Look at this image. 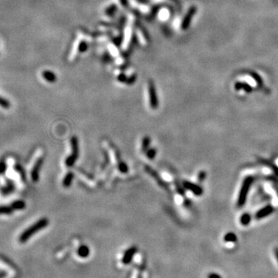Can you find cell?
I'll use <instances>...</instances> for the list:
<instances>
[{"mask_svg":"<svg viewBox=\"0 0 278 278\" xmlns=\"http://www.w3.org/2000/svg\"><path fill=\"white\" fill-rule=\"evenodd\" d=\"M49 224V220H48L47 218H42V219H39L37 222H36L33 225H32L31 226L27 228L25 230H24L23 232L21 233L20 237L19 238V243H24L29 240L30 237H32L37 233L40 232V230H42L43 229H44L45 227L48 226Z\"/></svg>","mask_w":278,"mask_h":278,"instance_id":"1","label":"cell"},{"mask_svg":"<svg viewBox=\"0 0 278 278\" xmlns=\"http://www.w3.org/2000/svg\"><path fill=\"white\" fill-rule=\"evenodd\" d=\"M253 182V178L252 177H246L243 182L241 189H240V194L238 196V201H237V205L239 207H242L246 202V197H247L248 192H249L250 186Z\"/></svg>","mask_w":278,"mask_h":278,"instance_id":"2","label":"cell"},{"mask_svg":"<svg viewBox=\"0 0 278 278\" xmlns=\"http://www.w3.org/2000/svg\"><path fill=\"white\" fill-rule=\"evenodd\" d=\"M71 144L72 152L69 157L66 159L65 164L67 167H72L76 162L78 156H79V145H78V139L76 137H73L70 141Z\"/></svg>","mask_w":278,"mask_h":278,"instance_id":"3","label":"cell"},{"mask_svg":"<svg viewBox=\"0 0 278 278\" xmlns=\"http://www.w3.org/2000/svg\"><path fill=\"white\" fill-rule=\"evenodd\" d=\"M148 92H149L150 106L152 109H156L159 107V100H158L155 86L152 81H150L148 84Z\"/></svg>","mask_w":278,"mask_h":278,"instance_id":"4","label":"cell"},{"mask_svg":"<svg viewBox=\"0 0 278 278\" xmlns=\"http://www.w3.org/2000/svg\"><path fill=\"white\" fill-rule=\"evenodd\" d=\"M43 163V158H40L37 160V162L34 164L33 167L32 171H31V178L33 182H37L39 181V178H40V172L41 170L42 165Z\"/></svg>","mask_w":278,"mask_h":278,"instance_id":"5","label":"cell"},{"mask_svg":"<svg viewBox=\"0 0 278 278\" xmlns=\"http://www.w3.org/2000/svg\"><path fill=\"white\" fill-rule=\"evenodd\" d=\"M196 13V6H192L189 8V10H188L187 13L185 16L184 19H183L182 22V29L183 30H186L189 27L191 23V21H192V18L195 16Z\"/></svg>","mask_w":278,"mask_h":278,"instance_id":"6","label":"cell"},{"mask_svg":"<svg viewBox=\"0 0 278 278\" xmlns=\"http://www.w3.org/2000/svg\"><path fill=\"white\" fill-rule=\"evenodd\" d=\"M138 252V248L136 246H132V247L129 248L127 251L124 253V256L122 258V263L124 264H128L131 262L132 259H133L134 256L135 255V253Z\"/></svg>","mask_w":278,"mask_h":278,"instance_id":"7","label":"cell"},{"mask_svg":"<svg viewBox=\"0 0 278 278\" xmlns=\"http://www.w3.org/2000/svg\"><path fill=\"white\" fill-rule=\"evenodd\" d=\"M183 186L186 188L188 190L191 191L192 193H194L196 196H200L202 194V189L200 186H197V185L194 184V183L186 181L183 182Z\"/></svg>","mask_w":278,"mask_h":278,"instance_id":"8","label":"cell"},{"mask_svg":"<svg viewBox=\"0 0 278 278\" xmlns=\"http://www.w3.org/2000/svg\"><path fill=\"white\" fill-rule=\"evenodd\" d=\"M273 212V207H272L271 206H267L262 208L260 210H259V211L256 213V219H263V218L267 217L269 215L271 214Z\"/></svg>","mask_w":278,"mask_h":278,"instance_id":"9","label":"cell"},{"mask_svg":"<svg viewBox=\"0 0 278 278\" xmlns=\"http://www.w3.org/2000/svg\"><path fill=\"white\" fill-rule=\"evenodd\" d=\"M77 253L80 257L85 258L88 257L90 254V249L88 248V246H85V245H82L79 247L77 250Z\"/></svg>","mask_w":278,"mask_h":278,"instance_id":"10","label":"cell"},{"mask_svg":"<svg viewBox=\"0 0 278 278\" xmlns=\"http://www.w3.org/2000/svg\"><path fill=\"white\" fill-rule=\"evenodd\" d=\"M43 77L46 80L47 82L49 83H54L57 80V76L54 74L53 72L49 71V70H46V71L43 72Z\"/></svg>","mask_w":278,"mask_h":278,"instance_id":"11","label":"cell"},{"mask_svg":"<svg viewBox=\"0 0 278 278\" xmlns=\"http://www.w3.org/2000/svg\"><path fill=\"white\" fill-rule=\"evenodd\" d=\"M235 88L236 90H243V91H245L247 93L251 92L253 91L251 87L249 86V84H246V83L243 82H237L235 85Z\"/></svg>","mask_w":278,"mask_h":278,"instance_id":"12","label":"cell"},{"mask_svg":"<svg viewBox=\"0 0 278 278\" xmlns=\"http://www.w3.org/2000/svg\"><path fill=\"white\" fill-rule=\"evenodd\" d=\"M73 172H70L66 175V176L64 177V181H63V186H64L65 188H68L70 187V185H71L72 182H73Z\"/></svg>","mask_w":278,"mask_h":278,"instance_id":"13","label":"cell"},{"mask_svg":"<svg viewBox=\"0 0 278 278\" xmlns=\"http://www.w3.org/2000/svg\"><path fill=\"white\" fill-rule=\"evenodd\" d=\"M13 210H21L25 208V202L22 200H17L13 202L11 205Z\"/></svg>","mask_w":278,"mask_h":278,"instance_id":"14","label":"cell"},{"mask_svg":"<svg viewBox=\"0 0 278 278\" xmlns=\"http://www.w3.org/2000/svg\"><path fill=\"white\" fill-rule=\"evenodd\" d=\"M150 144H151V138L148 136H145L142 140V151L143 152H146L149 149Z\"/></svg>","mask_w":278,"mask_h":278,"instance_id":"15","label":"cell"},{"mask_svg":"<svg viewBox=\"0 0 278 278\" xmlns=\"http://www.w3.org/2000/svg\"><path fill=\"white\" fill-rule=\"evenodd\" d=\"M251 220V217H250V215L248 214V213H245L243 216L240 217V223H241L243 226H247L249 224Z\"/></svg>","mask_w":278,"mask_h":278,"instance_id":"16","label":"cell"},{"mask_svg":"<svg viewBox=\"0 0 278 278\" xmlns=\"http://www.w3.org/2000/svg\"><path fill=\"white\" fill-rule=\"evenodd\" d=\"M225 242H229V243H236L237 240V237L233 233H228L224 237Z\"/></svg>","mask_w":278,"mask_h":278,"instance_id":"17","label":"cell"},{"mask_svg":"<svg viewBox=\"0 0 278 278\" xmlns=\"http://www.w3.org/2000/svg\"><path fill=\"white\" fill-rule=\"evenodd\" d=\"M0 106L2 107V108H5V109H9L11 105H10V102L7 99L0 97Z\"/></svg>","mask_w":278,"mask_h":278,"instance_id":"18","label":"cell"},{"mask_svg":"<svg viewBox=\"0 0 278 278\" xmlns=\"http://www.w3.org/2000/svg\"><path fill=\"white\" fill-rule=\"evenodd\" d=\"M13 211L12 207L0 206V214H11Z\"/></svg>","mask_w":278,"mask_h":278,"instance_id":"19","label":"cell"},{"mask_svg":"<svg viewBox=\"0 0 278 278\" xmlns=\"http://www.w3.org/2000/svg\"><path fill=\"white\" fill-rule=\"evenodd\" d=\"M156 153H157V151H156L155 148H149V149L146 151L147 157L150 159H153L155 157Z\"/></svg>","mask_w":278,"mask_h":278,"instance_id":"20","label":"cell"},{"mask_svg":"<svg viewBox=\"0 0 278 278\" xmlns=\"http://www.w3.org/2000/svg\"><path fill=\"white\" fill-rule=\"evenodd\" d=\"M118 169L123 173H126V172L128 171V168H127V165L124 163V162H119V165H118Z\"/></svg>","mask_w":278,"mask_h":278,"instance_id":"21","label":"cell"},{"mask_svg":"<svg viewBox=\"0 0 278 278\" xmlns=\"http://www.w3.org/2000/svg\"><path fill=\"white\" fill-rule=\"evenodd\" d=\"M251 76H253V78H254V80H256V82L257 83L258 85H260V86H262V85H263L262 79H261V77L259 76V75L257 74V73H254V72H252Z\"/></svg>","mask_w":278,"mask_h":278,"instance_id":"22","label":"cell"},{"mask_svg":"<svg viewBox=\"0 0 278 278\" xmlns=\"http://www.w3.org/2000/svg\"><path fill=\"white\" fill-rule=\"evenodd\" d=\"M88 48V45L84 42H81V43L79 46V51L80 52H84Z\"/></svg>","mask_w":278,"mask_h":278,"instance_id":"23","label":"cell"},{"mask_svg":"<svg viewBox=\"0 0 278 278\" xmlns=\"http://www.w3.org/2000/svg\"><path fill=\"white\" fill-rule=\"evenodd\" d=\"M135 80H136V76H135V75H133L131 77H130L129 79L127 80L126 83H127V84H132L135 81Z\"/></svg>","mask_w":278,"mask_h":278,"instance_id":"24","label":"cell"},{"mask_svg":"<svg viewBox=\"0 0 278 278\" xmlns=\"http://www.w3.org/2000/svg\"><path fill=\"white\" fill-rule=\"evenodd\" d=\"M118 79L120 82H126L127 81V77L124 74H120L119 76H118Z\"/></svg>","mask_w":278,"mask_h":278,"instance_id":"25","label":"cell"},{"mask_svg":"<svg viewBox=\"0 0 278 278\" xmlns=\"http://www.w3.org/2000/svg\"><path fill=\"white\" fill-rule=\"evenodd\" d=\"M6 166L5 163L4 162H1L0 163V174L3 173L6 171Z\"/></svg>","mask_w":278,"mask_h":278,"instance_id":"26","label":"cell"},{"mask_svg":"<svg viewBox=\"0 0 278 278\" xmlns=\"http://www.w3.org/2000/svg\"><path fill=\"white\" fill-rule=\"evenodd\" d=\"M208 278H222L221 276L218 273H211L208 275Z\"/></svg>","mask_w":278,"mask_h":278,"instance_id":"27","label":"cell"},{"mask_svg":"<svg viewBox=\"0 0 278 278\" xmlns=\"http://www.w3.org/2000/svg\"><path fill=\"white\" fill-rule=\"evenodd\" d=\"M116 9L115 6H112L111 7H110L108 10H107V13H109V14H111V13H113L115 12V10Z\"/></svg>","mask_w":278,"mask_h":278,"instance_id":"28","label":"cell"},{"mask_svg":"<svg viewBox=\"0 0 278 278\" xmlns=\"http://www.w3.org/2000/svg\"><path fill=\"white\" fill-rule=\"evenodd\" d=\"M205 175H206V172H200V173H199V181H202V180H203L204 178H205Z\"/></svg>","mask_w":278,"mask_h":278,"instance_id":"29","label":"cell"},{"mask_svg":"<svg viewBox=\"0 0 278 278\" xmlns=\"http://www.w3.org/2000/svg\"><path fill=\"white\" fill-rule=\"evenodd\" d=\"M274 254H275V256H276V260H277V261H278V247L275 248L274 249Z\"/></svg>","mask_w":278,"mask_h":278,"instance_id":"30","label":"cell"},{"mask_svg":"<svg viewBox=\"0 0 278 278\" xmlns=\"http://www.w3.org/2000/svg\"><path fill=\"white\" fill-rule=\"evenodd\" d=\"M121 2L123 6H124L127 5V0H121Z\"/></svg>","mask_w":278,"mask_h":278,"instance_id":"31","label":"cell"}]
</instances>
